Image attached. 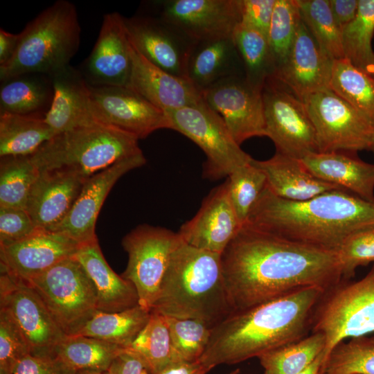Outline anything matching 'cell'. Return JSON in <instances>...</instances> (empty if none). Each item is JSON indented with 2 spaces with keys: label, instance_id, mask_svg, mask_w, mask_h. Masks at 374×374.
Instances as JSON below:
<instances>
[{
  "label": "cell",
  "instance_id": "19",
  "mask_svg": "<svg viewBox=\"0 0 374 374\" xmlns=\"http://www.w3.org/2000/svg\"><path fill=\"white\" fill-rule=\"evenodd\" d=\"M332 64L301 19L287 56L271 78L303 101L329 88Z\"/></svg>",
  "mask_w": 374,
  "mask_h": 374
},
{
  "label": "cell",
  "instance_id": "52",
  "mask_svg": "<svg viewBox=\"0 0 374 374\" xmlns=\"http://www.w3.org/2000/svg\"><path fill=\"white\" fill-rule=\"evenodd\" d=\"M211 369L199 360L179 361L168 364L157 374H206Z\"/></svg>",
  "mask_w": 374,
  "mask_h": 374
},
{
  "label": "cell",
  "instance_id": "56",
  "mask_svg": "<svg viewBox=\"0 0 374 374\" xmlns=\"http://www.w3.org/2000/svg\"><path fill=\"white\" fill-rule=\"evenodd\" d=\"M368 150L372 151L373 153L374 154V132H373V134L372 136V138L369 144Z\"/></svg>",
  "mask_w": 374,
  "mask_h": 374
},
{
  "label": "cell",
  "instance_id": "32",
  "mask_svg": "<svg viewBox=\"0 0 374 374\" xmlns=\"http://www.w3.org/2000/svg\"><path fill=\"white\" fill-rule=\"evenodd\" d=\"M150 314V310L140 305L118 312L96 310L75 335L96 338L127 348L145 326Z\"/></svg>",
  "mask_w": 374,
  "mask_h": 374
},
{
  "label": "cell",
  "instance_id": "6",
  "mask_svg": "<svg viewBox=\"0 0 374 374\" xmlns=\"http://www.w3.org/2000/svg\"><path fill=\"white\" fill-rule=\"evenodd\" d=\"M138 140L96 123L55 135L30 157L40 172L64 170L88 179L122 159L143 153Z\"/></svg>",
  "mask_w": 374,
  "mask_h": 374
},
{
  "label": "cell",
  "instance_id": "13",
  "mask_svg": "<svg viewBox=\"0 0 374 374\" xmlns=\"http://www.w3.org/2000/svg\"><path fill=\"white\" fill-rule=\"evenodd\" d=\"M0 310L17 325L31 355L54 357L55 346L67 337L31 285L3 271L0 276Z\"/></svg>",
  "mask_w": 374,
  "mask_h": 374
},
{
  "label": "cell",
  "instance_id": "27",
  "mask_svg": "<svg viewBox=\"0 0 374 374\" xmlns=\"http://www.w3.org/2000/svg\"><path fill=\"white\" fill-rule=\"evenodd\" d=\"M315 177L374 202V164L347 152H316L301 159Z\"/></svg>",
  "mask_w": 374,
  "mask_h": 374
},
{
  "label": "cell",
  "instance_id": "31",
  "mask_svg": "<svg viewBox=\"0 0 374 374\" xmlns=\"http://www.w3.org/2000/svg\"><path fill=\"white\" fill-rule=\"evenodd\" d=\"M44 116L0 113V157L30 156L55 136Z\"/></svg>",
  "mask_w": 374,
  "mask_h": 374
},
{
  "label": "cell",
  "instance_id": "50",
  "mask_svg": "<svg viewBox=\"0 0 374 374\" xmlns=\"http://www.w3.org/2000/svg\"><path fill=\"white\" fill-rule=\"evenodd\" d=\"M109 374H152L145 361L133 350L125 348L112 362Z\"/></svg>",
  "mask_w": 374,
  "mask_h": 374
},
{
  "label": "cell",
  "instance_id": "45",
  "mask_svg": "<svg viewBox=\"0 0 374 374\" xmlns=\"http://www.w3.org/2000/svg\"><path fill=\"white\" fill-rule=\"evenodd\" d=\"M31 354L30 346L17 325L0 310V374H12L17 364Z\"/></svg>",
  "mask_w": 374,
  "mask_h": 374
},
{
  "label": "cell",
  "instance_id": "46",
  "mask_svg": "<svg viewBox=\"0 0 374 374\" xmlns=\"http://www.w3.org/2000/svg\"><path fill=\"white\" fill-rule=\"evenodd\" d=\"M343 278L348 279L359 266L374 262V227L350 235L337 251Z\"/></svg>",
  "mask_w": 374,
  "mask_h": 374
},
{
  "label": "cell",
  "instance_id": "33",
  "mask_svg": "<svg viewBox=\"0 0 374 374\" xmlns=\"http://www.w3.org/2000/svg\"><path fill=\"white\" fill-rule=\"evenodd\" d=\"M125 349L93 337L67 336L55 348L53 355L76 371H108L114 360Z\"/></svg>",
  "mask_w": 374,
  "mask_h": 374
},
{
  "label": "cell",
  "instance_id": "43",
  "mask_svg": "<svg viewBox=\"0 0 374 374\" xmlns=\"http://www.w3.org/2000/svg\"><path fill=\"white\" fill-rule=\"evenodd\" d=\"M251 161L230 174L226 179L229 197L242 226L267 186L264 172Z\"/></svg>",
  "mask_w": 374,
  "mask_h": 374
},
{
  "label": "cell",
  "instance_id": "15",
  "mask_svg": "<svg viewBox=\"0 0 374 374\" xmlns=\"http://www.w3.org/2000/svg\"><path fill=\"white\" fill-rule=\"evenodd\" d=\"M262 90L240 75L224 78L202 94L240 145L251 137L267 136Z\"/></svg>",
  "mask_w": 374,
  "mask_h": 374
},
{
  "label": "cell",
  "instance_id": "38",
  "mask_svg": "<svg viewBox=\"0 0 374 374\" xmlns=\"http://www.w3.org/2000/svg\"><path fill=\"white\" fill-rule=\"evenodd\" d=\"M39 174L30 156L1 158L0 208L25 209Z\"/></svg>",
  "mask_w": 374,
  "mask_h": 374
},
{
  "label": "cell",
  "instance_id": "30",
  "mask_svg": "<svg viewBox=\"0 0 374 374\" xmlns=\"http://www.w3.org/2000/svg\"><path fill=\"white\" fill-rule=\"evenodd\" d=\"M1 82L0 113L45 116L53 98L50 75L27 73Z\"/></svg>",
  "mask_w": 374,
  "mask_h": 374
},
{
  "label": "cell",
  "instance_id": "55",
  "mask_svg": "<svg viewBox=\"0 0 374 374\" xmlns=\"http://www.w3.org/2000/svg\"><path fill=\"white\" fill-rule=\"evenodd\" d=\"M76 374H109L108 371H80Z\"/></svg>",
  "mask_w": 374,
  "mask_h": 374
},
{
  "label": "cell",
  "instance_id": "40",
  "mask_svg": "<svg viewBox=\"0 0 374 374\" xmlns=\"http://www.w3.org/2000/svg\"><path fill=\"white\" fill-rule=\"evenodd\" d=\"M301 19L320 48L332 60L344 58L341 29L328 0H296Z\"/></svg>",
  "mask_w": 374,
  "mask_h": 374
},
{
  "label": "cell",
  "instance_id": "22",
  "mask_svg": "<svg viewBox=\"0 0 374 374\" xmlns=\"http://www.w3.org/2000/svg\"><path fill=\"white\" fill-rule=\"evenodd\" d=\"M129 52L131 69L125 87L157 108L165 112L196 105L203 101L202 92L186 78L174 75L155 66L130 40Z\"/></svg>",
  "mask_w": 374,
  "mask_h": 374
},
{
  "label": "cell",
  "instance_id": "8",
  "mask_svg": "<svg viewBox=\"0 0 374 374\" xmlns=\"http://www.w3.org/2000/svg\"><path fill=\"white\" fill-rule=\"evenodd\" d=\"M27 282L67 336L75 335L97 310L93 284L74 256Z\"/></svg>",
  "mask_w": 374,
  "mask_h": 374
},
{
  "label": "cell",
  "instance_id": "54",
  "mask_svg": "<svg viewBox=\"0 0 374 374\" xmlns=\"http://www.w3.org/2000/svg\"><path fill=\"white\" fill-rule=\"evenodd\" d=\"M323 353H321L310 365H309L306 368L297 374H319L323 362Z\"/></svg>",
  "mask_w": 374,
  "mask_h": 374
},
{
  "label": "cell",
  "instance_id": "10",
  "mask_svg": "<svg viewBox=\"0 0 374 374\" xmlns=\"http://www.w3.org/2000/svg\"><path fill=\"white\" fill-rule=\"evenodd\" d=\"M183 242L178 232L147 224L123 238L128 262L121 276L134 284L143 308L152 310L171 256Z\"/></svg>",
  "mask_w": 374,
  "mask_h": 374
},
{
  "label": "cell",
  "instance_id": "41",
  "mask_svg": "<svg viewBox=\"0 0 374 374\" xmlns=\"http://www.w3.org/2000/svg\"><path fill=\"white\" fill-rule=\"evenodd\" d=\"M319 374H374V337L341 342L322 364Z\"/></svg>",
  "mask_w": 374,
  "mask_h": 374
},
{
  "label": "cell",
  "instance_id": "28",
  "mask_svg": "<svg viewBox=\"0 0 374 374\" xmlns=\"http://www.w3.org/2000/svg\"><path fill=\"white\" fill-rule=\"evenodd\" d=\"M244 76L233 37L196 42L190 54L187 79L201 92L232 76Z\"/></svg>",
  "mask_w": 374,
  "mask_h": 374
},
{
  "label": "cell",
  "instance_id": "3",
  "mask_svg": "<svg viewBox=\"0 0 374 374\" xmlns=\"http://www.w3.org/2000/svg\"><path fill=\"white\" fill-rule=\"evenodd\" d=\"M245 224L337 251L353 234L374 227V202L344 190L290 201L275 195L266 186Z\"/></svg>",
  "mask_w": 374,
  "mask_h": 374
},
{
  "label": "cell",
  "instance_id": "11",
  "mask_svg": "<svg viewBox=\"0 0 374 374\" xmlns=\"http://www.w3.org/2000/svg\"><path fill=\"white\" fill-rule=\"evenodd\" d=\"M319 152H356L368 150L374 123L330 88L306 97Z\"/></svg>",
  "mask_w": 374,
  "mask_h": 374
},
{
  "label": "cell",
  "instance_id": "24",
  "mask_svg": "<svg viewBox=\"0 0 374 374\" xmlns=\"http://www.w3.org/2000/svg\"><path fill=\"white\" fill-rule=\"evenodd\" d=\"M51 78L53 98L44 121L55 135L98 123L90 85L79 69L69 64Z\"/></svg>",
  "mask_w": 374,
  "mask_h": 374
},
{
  "label": "cell",
  "instance_id": "7",
  "mask_svg": "<svg viewBox=\"0 0 374 374\" xmlns=\"http://www.w3.org/2000/svg\"><path fill=\"white\" fill-rule=\"evenodd\" d=\"M310 328L325 337L322 364L345 339L373 332L374 267L359 280H342L324 291L313 309Z\"/></svg>",
  "mask_w": 374,
  "mask_h": 374
},
{
  "label": "cell",
  "instance_id": "29",
  "mask_svg": "<svg viewBox=\"0 0 374 374\" xmlns=\"http://www.w3.org/2000/svg\"><path fill=\"white\" fill-rule=\"evenodd\" d=\"M253 163L264 172L267 187L275 195L290 201H303L328 191L344 190L312 175L301 159L276 154Z\"/></svg>",
  "mask_w": 374,
  "mask_h": 374
},
{
  "label": "cell",
  "instance_id": "17",
  "mask_svg": "<svg viewBox=\"0 0 374 374\" xmlns=\"http://www.w3.org/2000/svg\"><path fill=\"white\" fill-rule=\"evenodd\" d=\"M98 124L128 133L138 139L169 129L166 113L125 86L90 85Z\"/></svg>",
  "mask_w": 374,
  "mask_h": 374
},
{
  "label": "cell",
  "instance_id": "34",
  "mask_svg": "<svg viewBox=\"0 0 374 374\" xmlns=\"http://www.w3.org/2000/svg\"><path fill=\"white\" fill-rule=\"evenodd\" d=\"M373 35L374 0H359L355 17L341 29L342 46L344 58L371 76L374 71Z\"/></svg>",
  "mask_w": 374,
  "mask_h": 374
},
{
  "label": "cell",
  "instance_id": "53",
  "mask_svg": "<svg viewBox=\"0 0 374 374\" xmlns=\"http://www.w3.org/2000/svg\"><path fill=\"white\" fill-rule=\"evenodd\" d=\"M19 42V34H12L0 29V66L6 64L14 57Z\"/></svg>",
  "mask_w": 374,
  "mask_h": 374
},
{
  "label": "cell",
  "instance_id": "2",
  "mask_svg": "<svg viewBox=\"0 0 374 374\" xmlns=\"http://www.w3.org/2000/svg\"><path fill=\"white\" fill-rule=\"evenodd\" d=\"M323 292L306 287L231 313L212 327L199 361L211 368L237 364L301 339L310 328L313 309Z\"/></svg>",
  "mask_w": 374,
  "mask_h": 374
},
{
  "label": "cell",
  "instance_id": "36",
  "mask_svg": "<svg viewBox=\"0 0 374 374\" xmlns=\"http://www.w3.org/2000/svg\"><path fill=\"white\" fill-rule=\"evenodd\" d=\"M329 88L374 123V78L348 60H333Z\"/></svg>",
  "mask_w": 374,
  "mask_h": 374
},
{
  "label": "cell",
  "instance_id": "35",
  "mask_svg": "<svg viewBox=\"0 0 374 374\" xmlns=\"http://www.w3.org/2000/svg\"><path fill=\"white\" fill-rule=\"evenodd\" d=\"M232 37L243 64L245 79L252 86L262 89L274 71L267 37L242 22L237 25Z\"/></svg>",
  "mask_w": 374,
  "mask_h": 374
},
{
  "label": "cell",
  "instance_id": "23",
  "mask_svg": "<svg viewBox=\"0 0 374 374\" xmlns=\"http://www.w3.org/2000/svg\"><path fill=\"white\" fill-rule=\"evenodd\" d=\"M80 245L61 233L40 230L18 242L0 247L1 271L28 281L73 256Z\"/></svg>",
  "mask_w": 374,
  "mask_h": 374
},
{
  "label": "cell",
  "instance_id": "16",
  "mask_svg": "<svg viewBox=\"0 0 374 374\" xmlns=\"http://www.w3.org/2000/svg\"><path fill=\"white\" fill-rule=\"evenodd\" d=\"M123 21L129 40L148 60L169 73L186 78L188 60L196 42L148 12L123 17Z\"/></svg>",
  "mask_w": 374,
  "mask_h": 374
},
{
  "label": "cell",
  "instance_id": "26",
  "mask_svg": "<svg viewBox=\"0 0 374 374\" xmlns=\"http://www.w3.org/2000/svg\"><path fill=\"white\" fill-rule=\"evenodd\" d=\"M73 256L93 284L97 310L118 312L139 305L135 286L112 270L104 258L98 240L80 245Z\"/></svg>",
  "mask_w": 374,
  "mask_h": 374
},
{
  "label": "cell",
  "instance_id": "21",
  "mask_svg": "<svg viewBox=\"0 0 374 374\" xmlns=\"http://www.w3.org/2000/svg\"><path fill=\"white\" fill-rule=\"evenodd\" d=\"M241 226L226 181L210 192L196 215L181 226L178 233L190 246L221 254Z\"/></svg>",
  "mask_w": 374,
  "mask_h": 374
},
{
  "label": "cell",
  "instance_id": "9",
  "mask_svg": "<svg viewBox=\"0 0 374 374\" xmlns=\"http://www.w3.org/2000/svg\"><path fill=\"white\" fill-rule=\"evenodd\" d=\"M169 129L184 134L205 153L204 176L211 179L228 177L249 164L252 157L238 144L221 117L204 101L165 112Z\"/></svg>",
  "mask_w": 374,
  "mask_h": 374
},
{
  "label": "cell",
  "instance_id": "44",
  "mask_svg": "<svg viewBox=\"0 0 374 374\" xmlns=\"http://www.w3.org/2000/svg\"><path fill=\"white\" fill-rule=\"evenodd\" d=\"M165 317L178 358L186 362L199 360L209 341L212 327L199 319Z\"/></svg>",
  "mask_w": 374,
  "mask_h": 374
},
{
  "label": "cell",
  "instance_id": "14",
  "mask_svg": "<svg viewBox=\"0 0 374 374\" xmlns=\"http://www.w3.org/2000/svg\"><path fill=\"white\" fill-rule=\"evenodd\" d=\"M148 12L172 24L194 42L233 36L241 22L240 0L148 1Z\"/></svg>",
  "mask_w": 374,
  "mask_h": 374
},
{
  "label": "cell",
  "instance_id": "1",
  "mask_svg": "<svg viewBox=\"0 0 374 374\" xmlns=\"http://www.w3.org/2000/svg\"><path fill=\"white\" fill-rule=\"evenodd\" d=\"M221 262L232 312L306 287L326 291L344 279L337 251L247 224L221 253Z\"/></svg>",
  "mask_w": 374,
  "mask_h": 374
},
{
  "label": "cell",
  "instance_id": "39",
  "mask_svg": "<svg viewBox=\"0 0 374 374\" xmlns=\"http://www.w3.org/2000/svg\"><path fill=\"white\" fill-rule=\"evenodd\" d=\"M324 335L312 332L301 339L265 353L258 357L265 371L271 374H297L323 353Z\"/></svg>",
  "mask_w": 374,
  "mask_h": 374
},
{
  "label": "cell",
  "instance_id": "58",
  "mask_svg": "<svg viewBox=\"0 0 374 374\" xmlns=\"http://www.w3.org/2000/svg\"><path fill=\"white\" fill-rule=\"evenodd\" d=\"M372 77H373V78H374V71H373V75H372Z\"/></svg>",
  "mask_w": 374,
  "mask_h": 374
},
{
  "label": "cell",
  "instance_id": "20",
  "mask_svg": "<svg viewBox=\"0 0 374 374\" xmlns=\"http://www.w3.org/2000/svg\"><path fill=\"white\" fill-rule=\"evenodd\" d=\"M131 69L129 39L123 17L118 12L103 16L96 44L79 69L91 86H126Z\"/></svg>",
  "mask_w": 374,
  "mask_h": 374
},
{
  "label": "cell",
  "instance_id": "5",
  "mask_svg": "<svg viewBox=\"0 0 374 374\" xmlns=\"http://www.w3.org/2000/svg\"><path fill=\"white\" fill-rule=\"evenodd\" d=\"M19 34L14 57L0 66L1 81L27 73L51 75L69 65L80 44L73 3L57 0L29 21Z\"/></svg>",
  "mask_w": 374,
  "mask_h": 374
},
{
  "label": "cell",
  "instance_id": "47",
  "mask_svg": "<svg viewBox=\"0 0 374 374\" xmlns=\"http://www.w3.org/2000/svg\"><path fill=\"white\" fill-rule=\"evenodd\" d=\"M40 230L26 209L0 208V247L18 242Z\"/></svg>",
  "mask_w": 374,
  "mask_h": 374
},
{
  "label": "cell",
  "instance_id": "42",
  "mask_svg": "<svg viewBox=\"0 0 374 374\" xmlns=\"http://www.w3.org/2000/svg\"><path fill=\"white\" fill-rule=\"evenodd\" d=\"M301 21L296 0H276L267 33L274 71L287 56Z\"/></svg>",
  "mask_w": 374,
  "mask_h": 374
},
{
  "label": "cell",
  "instance_id": "18",
  "mask_svg": "<svg viewBox=\"0 0 374 374\" xmlns=\"http://www.w3.org/2000/svg\"><path fill=\"white\" fill-rule=\"evenodd\" d=\"M145 162L141 153L122 159L89 177L66 217L49 231L61 233L80 245L97 241L96 223L109 191L123 175Z\"/></svg>",
  "mask_w": 374,
  "mask_h": 374
},
{
  "label": "cell",
  "instance_id": "25",
  "mask_svg": "<svg viewBox=\"0 0 374 374\" xmlns=\"http://www.w3.org/2000/svg\"><path fill=\"white\" fill-rule=\"evenodd\" d=\"M87 180L69 171L40 172L25 209L39 229L51 231L66 217Z\"/></svg>",
  "mask_w": 374,
  "mask_h": 374
},
{
  "label": "cell",
  "instance_id": "48",
  "mask_svg": "<svg viewBox=\"0 0 374 374\" xmlns=\"http://www.w3.org/2000/svg\"><path fill=\"white\" fill-rule=\"evenodd\" d=\"M276 0H240L241 22L267 37Z\"/></svg>",
  "mask_w": 374,
  "mask_h": 374
},
{
  "label": "cell",
  "instance_id": "37",
  "mask_svg": "<svg viewBox=\"0 0 374 374\" xmlns=\"http://www.w3.org/2000/svg\"><path fill=\"white\" fill-rule=\"evenodd\" d=\"M127 348L137 353L152 374H157L171 363L181 361L172 347L166 317L154 310H151L145 326Z\"/></svg>",
  "mask_w": 374,
  "mask_h": 374
},
{
  "label": "cell",
  "instance_id": "57",
  "mask_svg": "<svg viewBox=\"0 0 374 374\" xmlns=\"http://www.w3.org/2000/svg\"><path fill=\"white\" fill-rule=\"evenodd\" d=\"M263 374H271V373L267 371H265Z\"/></svg>",
  "mask_w": 374,
  "mask_h": 374
},
{
  "label": "cell",
  "instance_id": "12",
  "mask_svg": "<svg viewBox=\"0 0 374 374\" xmlns=\"http://www.w3.org/2000/svg\"><path fill=\"white\" fill-rule=\"evenodd\" d=\"M262 93L266 134L276 152L301 160L319 152L316 132L304 103L271 77Z\"/></svg>",
  "mask_w": 374,
  "mask_h": 374
},
{
  "label": "cell",
  "instance_id": "49",
  "mask_svg": "<svg viewBox=\"0 0 374 374\" xmlns=\"http://www.w3.org/2000/svg\"><path fill=\"white\" fill-rule=\"evenodd\" d=\"M77 372L56 357L28 355L17 364L12 374H76Z\"/></svg>",
  "mask_w": 374,
  "mask_h": 374
},
{
  "label": "cell",
  "instance_id": "4",
  "mask_svg": "<svg viewBox=\"0 0 374 374\" xmlns=\"http://www.w3.org/2000/svg\"><path fill=\"white\" fill-rule=\"evenodd\" d=\"M164 316L195 319L214 326L231 312L221 254L184 242L173 252L152 309Z\"/></svg>",
  "mask_w": 374,
  "mask_h": 374
},
{
  "label": "cell",
  "instance_id": "51",
  "mask_svg": "<svg viewBox=\"0 0 374 374\" xmlns=\"http://www.w3.org/2000/svg\"><path fill=\"white\" fill-rule=\"evenodd\" d=\"M328 1L333 17L341 29L355 17L358 10L359 0Z\"/></svg>",
  "mask_w": 374,
  "mask_h": 374
}]
</instances>
